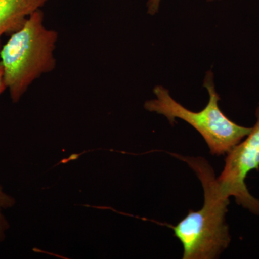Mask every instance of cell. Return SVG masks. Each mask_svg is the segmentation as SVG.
<instances>
[{"instance_id":"277c9868","label":"cell","mask_w":259,"mask_h":259,"mask_svg":"<svg viewBox=\"0 0 259 259\" xmlns=\"http://www.w3.org/2000/svg\"><path fill=\"white\" fill-rule=\"evenodd\" d=\"M257 121L250 134L227 153L226 164L217 178L221 192L234 197L236 203L259 216V200L250 194L245 178L253 170L259 171V104Z\"/></svg>"},{"instance_id":"6da1fadb","label":"cell","mask_w":259,"mask_h":259,"mask_svg":"<svg viewBox=\"0 0 259 259\" xmlns=\"http://www.w3.org/2000/svg\"><path fill=\"white\" fill-rule=\"evenodd\" d=\"M172 156L186 162L195 172L204 190V204L199 211L190 209L177 226H170L183 245V259H212L231 242L226 215L229 197L221 192L214 170L204 158Z\"/></svg>"},{"instance_id":"3957f363","label":"cell","mask_w":259,"mask_h":259,"mask_svg":"<svg viewBox=\"0 0 259 259\" xmlns=\"http://www.w3.org/2000/svg\"><path fill=\"white\" fill-rule=\"evenodd\" d=\"M204 87L209 95L208 103L203 110L193 112L175 101L168 90L156 86L153 93L156 99L148 100L144 107L148 111L164 115L174 125L180 118L192 125L201 134L212 155H223L246 137L252 127H243L230 120L218 105L219 95L214 89L213 73L208 71L204 80Z\"/></svg>"},{"instance_id":"52a82bcc","label":"cell","mask_w":259,"mask_h":259,"mask_svg":"<svg viewBox=\"0 0 259 259\" xmlns=\"http://www.w3.org/2000/svg\"><path fill=\"white\" fill-rule=\"evenodd\" d=\"M208 1H214V0H208ZM161 0H149L148 3V13L151 15H154L157 13L158 7H159Z\"/></svg>"},{"instance_id":"5b68a950","label":"cell","mask_w":259,"mask_h":259,"mask_svg":"<svg viewBox=\"0 0 259 259\" xmlns=\"http://www.w3.org/2000/svg\"><path fill=\"white\" fill-rule=\"evenodd\" d=\"M49 0H0V45L4 34L18 31Z\"/></svg>"},{"instance_id":"ba28073f","label":"cell","mask_w":259,"mask_h":259,"mask_svg":"<svg viewBox=\"0 0 259 259\" xmlns=\"http://www.w3.org/2000/svg\"><path fill=\"white\" fill-rule=\"evenodd\" d=\"M6 88L4 81V72H3V65L0 61V95L5 91Z\"/></svg>"},{"instance_id":"8992f818","label":"cell","mask_w":259,"mask_h":259,"mask_svg":"<svg viewBox=\"0 0 259 259\" xmlns=\"http://www.w3.org/2000/svg\"><path fill=\"white\" fill-rule=\"evenodd\" d=\"M15 202L14 198L5 193L3 191V187L0 185V243L4 241L5 233L10 228L6 218L3 214V211L13 207Z\"/></svg>"},{"instance_id":"7a4b0ae2","label":"cell","mask_w":259,"mask_h":259,"mask_svg":"<svg viewBox=\"0 0 259 259\" xmlns=\"http://www.w3.org/2000/svg\"><path fill=\"white\" fill-rule=\"evenodd\" d=\"M42 22L41 10L34 12L0 50L5 86L14 102L35 79L55 68L58 33L46 28Z\"/></svg>"}]
</instances>
